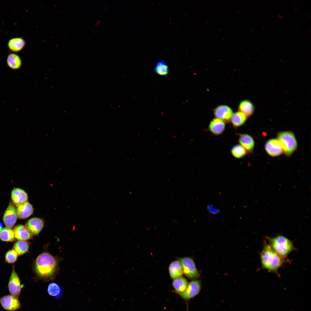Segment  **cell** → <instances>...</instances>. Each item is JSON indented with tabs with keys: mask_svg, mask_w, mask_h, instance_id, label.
Instances as JSON below:
<instances>
[{
	"mask_svg": "<svg viewBox=\"0 0 311 311\" xmlns=\"http://www.w3.org/2000/svg\"><path fill=\"white\" fill-rule=\"evenodd\" d=\"M265 149L270 156L275 157L281 154L283 152L281 145L277 139H271L268 141L265 145Z\"/></svg>",
	"mask_w": 311,
	"mask_h": 311,
	"instance_id": "obj_11",
	"label": "cell"
},
{
	"mask_svg": "<svg viewBox=\"0 0 311 311\" xmlns=\"http://www.w3.org/2000/svg\"><path fill=\"white\" fill-rule=\"evenodd\" d=\"M23 286L21 284L19 277L15 271L13 265L8 284L9 291L11 295L19 297Z\"/></svg>",
	"mask_w": 311,
	"mask_h": 311,
	"instance_id": "obj_7",
	"label": "cell"
},
{
	"mask_svg": "<svg viewBox=\"0 0 311 311\" xmlns=\"http://www.w3.org/2000/svg\"><path fill=\"white\" fill-rule=\"evenodd\" d=\"M232 156L237 159H240L244 157L248 153L246 149L240 144L234 145L231 149Z\"/></svg>",
	"mask_w": 311,
	"mask_h": 311,
	"instance_id": "obj_26",
	"label": "cell"
},
{
	"mask_svg": "<svg viewBox=\"0 0 311 311\" xmlns=\"http://www.w3.org/2000/svg\"><path fill=\"white\" fill-rule=\"evenodd\" d=\"M0 239L3 241L12 242L16 240L14 230L7 227L3 229L0 232Z\"/></svg>",
	"mask_w": 311,
	"mask_h": 311,
	"instance_id": "obj_25",
	"label": "cell"
},
{
	"mask_svg": "<svg viewBox=\"0 0 311 311\" xmlns=\"http://www.w3.org/2000/svg\"><path fill=\"white\" fill-rule=\"evenodd\" d=\"M248 117L244 114L239 111L234 113L230 122L235 128L239 127L246 122Z\"/></svg>",
	"mask_w": 311,
	"mask_h": 311,
	"instance_id": "obj_21",
	"label": "cell"
},
{
	"mask_svg": "<svg viewBox=\"0 0 311 311\" xmlns=\"http://www.w3.org/2000/svg\"><path fill=\"white\" fill-rule=\"evenodd\" d=\"M17 216L16 208L12 204H10L4 214L3 220L6 227L12 228L15 224L17 219Z\"/></svg>",
	"mask_w": 311,
	"mask_h": 311,
	"instance_id": "obj_10",
	"label": "cell"
},
{
	"mask_svg": "<svg viewBox=\"0 0 311 311\" xmlns=\"http://www.w3.org/2000/svg\"><path fill=\"white\" fill-rule=\"evenodd\" d=\"M225 123L217 118L213 119L210 122L208 130L212 134L219 136L222 134L225 128Z\"/></svg>",
	"mask_w": 311,
	"mask_h": 311,
	"instance_id": "obj_14",
	"label": "cell"
},
{
	"mask_svg": "<svg viewBox=\"0 0 311 311\" xmlns=\"http://www.w3.org/2000/svg\"><path fill=\"white\" fill-rule=\"evenodd\" d=\"M16 206L17 217L19 219H26L31 215L33 213V206L27 201L17 205Z\"/></svg>",
	"mask_w": 311,
	"mask_h": 311,
	"instance_id": "obj_13",
	"label": "cell"
},
{
	"mask_svg": "<svg viewBox=\"0 0 311 311\" xmlns=\"http://www.w3.org/2000/svg\"><path fill=\"white\" fill-rule=\"evenodd\" d=\"M25 42L22 38H15L10 40L8 43L10 49L14 52H18L21 50L24 47Z\"/></svg>",
	"mask_w": 311,
	"mask_h": 311,
	"instance_id": "obj_22",
	"label": "cell"
},
{
	"mask_svg": "<svg viewBox=\"0 0 311 311\" xmlns=\"http://www.w3.org/2000/svg\"><path fill=\"white\" fill-rule=\"evenodd\" d=\"M16 239L18 240L26 241L30 240L33 237V234L25 226L20 224L15 226L14 229Z\"/></svg>",
	"mask_w": 311,
	"mask_h": 311,
	"instance_id": "obj_15",
	"label": "cell"
},
{
	"mask_svg": "<svg viewBox=\"0 0 311 311\" xmlns=\"http://www.w3.org/2000/svg\"><path fill=\"white\" fill-rule=\"evenodd\" d=\"M18 256V254L14 250H10L5 254V261L9 263H14L17 260Z\"/></svg>",
	"mask_w": 311,
	"mask_h": 311,
	"instance_id": "obj_29",
	"label": "cell"
},
{
	"mask_svg": "<svg viewBox=\"0 0 311 311\" xmlns=\"http://www.w3.org/2000/svg\"><path fill=\"white\" fill-rule=\"evenodd\" d=\"M238 142L239 144L244 147L248 152H251L253 150L255 142L253 138L249 134H239Z\"/></svg>",
	"mask_w": 311,
	"mask_h": 311,
	"instance_id": "obj_16",
	"label": "cell"
},
{
	"mask_svg": "<svg viewBox=\"0 0 311 311\" xmlns=\"http://www.w3.org/2000/svg\"><path fill=\"white\" fill-rule=\"evenodd\" d=\"M188 283L187 280L181 276L173 279L172 285L175 291L179 295L186 290Z\"/></svg>",
	"mask_w": 311,
	"mask_h": 311,
	"instance_id": "obj_20",
	"label": "cell"
},
{
	"mask_svg": "<svg viewBox=\"0 0 311 311\" xmlns=\"http://www.w3.org/2000/svg\"><path fill=\"white\" fill-rule=\"evenodd\" d=\"M3 225L2 223L0 222V232L3 229Z\"/></svg>",
	"mask_w": 311,
	"mask_h": 311,
	"instance_id": "obj_30",
	"label": "cell"
},
{
	"mask_svg": "<svg viewBox=\"0 0 311 311\" xmlns=\"http://www.w3.org/2000/svg\"><path fill=\"white\" fill-rule=\"evenodd\" d=\"M7 62V65L13 69H19L22 65V61L20 57L17 54L12 53L8 56Z\"/></svg>",
	"mask_w": 311,
	"mask_h": 311,
	"instance_id": "obj_23",
	"label": "cell"
},
{
	"mask_svg": "<svg viewBox=\"0 0 311 311\" xmlns=\"http://www.w3.org/2000/svg\"><path fill=\"white\" fill-rule=\"evenodd\" d=\"M278 140L282 147L283 151L287 156H290L297 149V143L294 134L291 131L279 132Z\"/></svg>",
	"mask_w": 311,
	"mask_h": 311,
	"instance_id": "obj_4",
	"label": "cell"
},
{
	"mask_svg": "<svg viewBox=\"0 0 311 311\" xmlns=\"http://www.w3.org/2000/svg\"><path fill=\"white\" fill-rule=\"evenodd\" d=\"M58 263L56 259L51 254L43 253L36 258L35 270L40 278L48 280L53 278L56 271Z\"/></svg>",
	"mask_w": 311,
	"mask_h": 311,
	"instance_id": "obj_1",
	"label": "cell"
},
{
	"mask_svg": "<svg viewBox=\"0 0 311 311\" xmlns=\"http://www.w3.org/2000/svg\"><path fill=\"white\" fill-rule=\"evenodd\" d=\"M18 297L11 295L0 297V303L5 310L8 311H15L21 308V304Z\"/></svg>",
	"mask_w": 311,
	"mask_h": 311,
	"instance_id": "obj_6",
	"label": "cell"
},
{
	"mask_svg": "<svg viewBox=\"0 0 311 311\" xmlns=\"http://www.w3.org/2000/svg\"><path fill=\"white\" fill-rule=\"evenodd\" d=\"M48 292L50 295L56 297H60L62 293V290L60 286L54 282L51 283L49 285Z\"/></svg>",
	"mask_w": 311,
	"mask_h": 311,
	"instance_id": "obj_27",
	"label": "cell"
},
{
	"mask_svg": "<svg viewBox=\"0 0 311 311\" xmlns=\"http://www.w3.org/2000/svg\"><path fill=\"white\" fill-rule=\"evenodd\" d=\"M183 268V273L190 279H196L200 277L199 274L196 269L193 259L190 257H184L179 258Z\"/></svg>",
	"mask_w": 311,
	"mask_h": 311,
	"instance_id": "obj_5",
	"label": "cell"
},
{
	"mask_svg": "<svg viewBox=\"0 0 311 311\" xmlns=\"http://www.w3.org/2000/svg\"><path fill=\"white\" fill-rule=\"evenodd\" d=\"M168 67L164 61L161 60L158 62L155 67V71L159 75H165L168 72Z\"/></svg>",
	"mask_w": 311,
	"mask_h": 311,
	"instance_id": "obj_28",
	"label": "cell"
},
{
	"mask_svg": "<svg viewBox=\"0 0 311 311\" xmlns=\"http://www.w3.org/2000/svg\"><path fill=\"white\" fill-rule=\"evenodd\" d=\"M267 238L271 248L283 259L295 249L292 242L282 235H278L272 238L267 237Z\"/></svg>",
	"mask_w": 311,
	"mask_h": 311,
	"instance_id": "obj_3",
	"label": "cell"
},
{
	"mask_svg": "<svg viewBox=\"0 0 311 311\" xmlns=\"http://www.w3.org/2000/svg\"><path fill=\"white\" fill-rule=\"evenodd\" d=\"M168 270L170 277L173 279L182 276L183 273L182 265L178 260L171 262Z\"/></svg>",
	"mask_w": 311,
	"mask_h": 311,
	"instance_id": "obj_19",
	"label": "cell"
},
{
	"mask_svg": "<svg viewBox=\"0 0 311 311\" xmlns=\"http://www.w3.org/2000/svg\"><path fill=\"white\" fill-rule=\"evenodd\" d=\"M29 246V243L27 242L24 240H18L14 243L13 249L16 251L18 255H20L28 252Z\"/></svg>",
	"mask_w": 311,
	"mask_h": 311,
	"instance_id": "obj_24",
	"label": "cell"
},
{
	"mask_svg": "<svg viewBox=\"0 0 311 311\" xmlns=\"http://www.w3.org/2000/svg\"><path fill=\"white\" fill-rule=\"evenodd\" d=\"M262 268L278 275V270L285 261L266 243L260 254Z\"/></svg>",
	"mask_w": 311,
	"mask_h": 311,
	"instance_id": "obj_2",
	"label": "cell"
},
{
	"mask_svg": "<svg viewBox=\"0 0 311 311\" xmlns=\"http://www.w3.org/2000/svg\"><path fill=\"white\" fill-rule=\"evenodd\" d=\"M43 220L38 217L32 218L29 220L25 226L34 235H38L44 226Z\"/></svg>",
	"mask_w": 311,
	"mask_h": 311,
	"instance_id": "obj_12",
	"label": "cell"
},
{
	"mask_svg": "<svg viewBox=\"0 0 311 311\" xmlns=\"http://www.w3.org/2000/svg\"><path fill=\"white\" fill-rule=\"evenodd\" d=\"M213 113L215 118L222 120L225 123L230 122L234 113L232 109L226 105L218 106L214 109Z\"/></svg>",
	"mask_w": 311,
	"mask_h": 311,
	"instance_id": "obj_8",
	"label": "cell"
},
{
	"mask_svg": "<svg viewBox=\"0 0 311 311\" xmlns=\"http://www.w3.org/2000/svg\"><path fill=\"white\" fill-rule=\"evenodd\" d=\"M201 287L200 280H193L188 284L185 291L180 294L185 300H189L195 297L200 292Z\"/></svg>",
	"mask_w": 311,
	"mask_h": 311,
	"instance_id": "obj_9",
	"label": "cell"
},
{
	"mask_svg": "<svg viewBox=\"0 0 311 311\" xmlns=\"http://www.w3.org/2000/svg\"><path fill=\"white\" fill-rule=\"evenodd\" d=\"M11 198L16 206L27 201L28 197L26 193L18 188H14L11 192Z\"/></svg>",
	"mask_w": 311,
	"mask_h": 311,
	"instance_id": "obj_17",
	"label": "cell"
},
{
	"mask_svg": "<svg viewBox=\"0 0 311 311\" xmlns=\"http://www.w3.org/2000/svg\"><path fill=\"white\" fill-rule=\"evenodd\" d=\"M255 108L252 102L248 100H244L240 103L238 109V111L242 112L248 117L253 114Z\"/></svg>",
	"mask_w": 311,
	"mask_h": 311,
	"instance_id": "obj_18",
	"label": "cell"
}]
</instances>
